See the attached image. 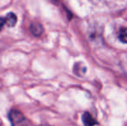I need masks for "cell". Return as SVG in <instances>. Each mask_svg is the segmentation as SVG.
<instances>
[{"instance_id": "1", "label": "cell", "mask_w": 127, "mask_h": 126, "mask_svg": "<svg viewBox=\"0 0 127 126\" xmlns=\"http://www.w3.org/2000/svg\"><path fill=\"white\" fill-rule=\"evenodd\" d=\"M8 116L12 126H28V120L21 111L11 110Z\"/></svg>"}, {"instance_id": "2", "label": "cell", "mask_w": 127, "mask_h": 126, "mask_svg": "<svg viewBox=\"0 0 127 126\" xmlns=\"http://www.w3.org/2000/svg\"><path fill=\"white\" fill-rule=\"evenodd\" d=\"M4 23L8 27L12 28L17 24V16L14 13L10 12V13H8L6 15V17H4Z\"/></svg>"}, {"instance_id": "3", "label": "cell", "mask_w": 127, "mask_h": 126, "mask_svg": "<svg viewBox=\"0 0 127 126\" xmlns=\"http://www.w3.org/2000/svg\"><path fill=\"white\" fill-rule=\"evenodd\" d=\"M30 30L35 36H39L42 34L43 32V28L41 25L39 23H33V24H30Z\"/></svg>"}, {"instance_id": "4", "label": "cell", "mask_w": 127, "mask_h": 126, "mask_svg": "<svg viewBox=\"0 0 127 126\" xmlns=\"http://www.w3.org/2000/svg\"><path fill=\"white\" fill-rule=\"evenodd\" d=\"M82 121L85 126H94V125H96V121L92 116H91L90 113L88 112H85L82 116Z\"/></svg>"}, {"instance_id": "5", "label": "cell", "mask_w": 127, "mask_h": 126, "mask_svg": "<svg viewBox=\"0 0 127 126\" xmlns=\"http://www.w3.org/2000/svg\"><path fill=\"white\" fill-rule=\"evenodd\" d=\"M119 38L124 43H127V28H122L119 31Z\"/></svg>"}, {"instance_id": "6", "label": "cell", "mask_w": 127, "mask_h": 126, "mask_svg": "<svg viewBox=\"0 0 127 126\" xmlns=\"http://www.w3.org/2000/svg\"><path fill=\"white\" fill-rule=\"evenodd\" d=\"M4 24H5L4 19H3V17H0V31L2 30V29H3V27Z\"/></svg>"}, {"instance_id": "7", "label": "cell", "mask_w": 127, "mask_h": 126, "mask_svg": "<svg viewBox=\"0 0 127 126\" xmlns=\"http://www.w3.org/2000/svg\"><path fill=\"white\" fill-rule=\"evenodd\" d=\"M48 2H50L52 3H56L58 2V0H47Z\"/></svg>"}]
</instances>
